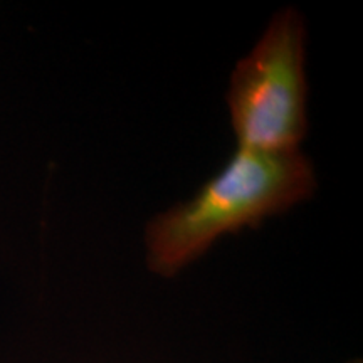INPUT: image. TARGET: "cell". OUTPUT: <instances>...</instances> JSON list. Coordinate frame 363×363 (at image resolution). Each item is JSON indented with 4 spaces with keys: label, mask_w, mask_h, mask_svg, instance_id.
<instances>
[{
    "label": "cell",
    "mask_w": 363,
    "mask_h": 363,
    "mask_svg": "<svg viewBox=\"0 0 363 363\" xmlns=\"http://www.w3.org/2000/svg\"><path fill=\"white\" fill-rule=\"evenodd\" d=\"M348 363H362L360 360H352V362H348Z\"/></svg>",
    "instance_id": "cell-3"
},
{
    "label": "cell",
    "mask_w": 363,
    "mask_h": 363,
    "mask_svg": "<svg viewBox=\"0 0 363 363\" xmlns=\"http://www.w3.org/2000/svg\"><path fill=\"white\" fill-rule=\"evenodd\" d=\"M305 65V21L284 7L230 74L225 99L238 148L299 150L308 131Z\"/></svg>",
    "instance_id": "cell-2"
},
{
    "label": "cell",
    "mask_w": 363,
    "mask_h": 363,
    "mask_svg": "<svg viewBox=\"0 0 363 363\" xmlns=\"http://www.w3.org/2000/svg\"><path fill=\"white\" fill-rule=\"evenodd\" d=\"M316 187L315 165L301 148H238L192 199L148 222L143 239L148 269L174 278L220 238L289 211L310 199Z\"/></svg>",
    "instance_id": "cell-1"
}]
</instances>
